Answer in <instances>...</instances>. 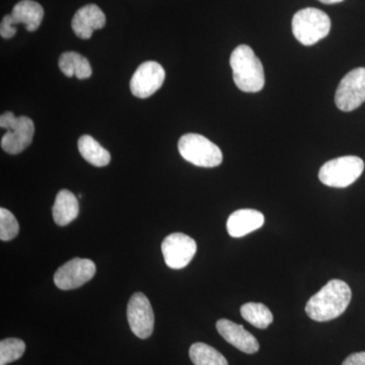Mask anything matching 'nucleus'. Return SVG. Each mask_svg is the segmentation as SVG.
<instances>
[{
    "label": "nucleus",
    "instance_id": "nucleus-20",
    "mask_svg": "<svg viewBox=\"0 0 365 365\" xmlns=\"http://www.w3.org/2000/svg\"><path fill=\"white\" fill-rule=\"evenodd\" d=\"M242 318L258 329H267L273 323V314L265 304L248 302L241 307Z\"/></svg>",
    "mask_w": 365,
    "mask_h": 365
},
{
    "label": "nucleus",
    "instance_id": "nucleus-12",
    "mask_svg": "<svg viewBox=\"0 0 365 365\" xmlns=\"http://www.w3.org/2000/svg\"><path fill=\"white\" fill-rule=\"evenodd\" d=\"M165 71L158 62L148 61L140 64L130 81L131 93L137 98H150L162 88Z\"/></svg>",
    "mask_w": 365,
    "mask_h": 365
},
{
    "label": "nucleus",
    "instance_id": "nucleus-18",
    "mask_svg": "<svg viewBox=\"0 0 365 365\" xmlns=\"http://www.w3.org/2000/svg\"><path fill=\"white\" fill-rule=\"evenodd\" d=\"M59 68L68 78L78 79L91 78L93 69L88 60L76 52H66L60 56Z\"/></svg>",
    "mask_w": 365,
    "mask_h": 365
},
{
    "label": "nucleus",
    "instance_id": "nucleus-1",
    "mask_svg": "<svg viewBox=\"0 0 365 365\" xmlns=\"http://www.w3.org/2000/svg\"><path fill=\"white\" fill-rule=\"evenodd\" d=\"M352 292L344 281L333 279L307 302L306 313L316 322H328L344 313L351 302Z\"/></svg>",
    "mask_w": 365,
    "mask_h": 365
},
{
    "label": "nucleus",
    "instance_id": "nucleus-21",
    "mask_svg": "<svg viewBox=\"0 0 365 365\" xmlns=\"http://www.w3.org/2000/svg\"><path fill=\"white\" fill-rule=\"evenodd\" d=\"M26 351V344L18 338H7L0 342V365L16 361Z\"/></svg>",
    "mask_w": 365,
    "mask_h": 365
},
{
    "label": "nucleus",
    "instance_id": "nucleus-2",
    "mask_svg": "<svg viewBox=\"0 0 365 365\" xmlns=\"http://www.w3.org/2000/svg\"><path fill=\"white\" fill-rule=\"evenodd\" d=\"M230 67L235 86L246 93L260 91L265 85V73L260 59L253 49L240 45L230 55Z\"/></svg>",
    "mask_w": 365,
    "mask_h": 365
},
{
    "label": "nucleus",
    "instance_id": "nucleus-14",
    "mask_svg": "<svg viewBox=\"0 0 365 365\" xmlns=\"http://www.w3.org/2000/svg\"><path fill=\"white\" fill-rule=\"evenodd\" d=\"M105 25V14L96 4L81 7L71 21L74 34L83 40L90 39L96 30L104 28Z\"/></svg>",
    "mask_w": 365,
    "mask_h": 365
},
{
    "label": "nucleus",
    "instance_id": "nucleus-16",
    "mask_svg": "<svg viewBox=\"0 0 365 365\" xmlns=\"http://www.w3.org/2000/svg\"><path fill=\"white\" fill-rule=\"evenodd\" d=\"M78 200L76 195L68 190L59 191L52 208L55 223L59 227H66L78 217Z\"/></svg>",
    "mask_w": 365,
    "mask_h": 365
},
{
    "label": "nucleus",
    "instance_id": "nucleus-10",
    "mask_svg": "<svg viewBox=\"0 0 365 365\" xmlns=\"http://www.w3.org/2000/svg\"><path fill=\"white\" fill-rule=\"evenodd\" d=\"M96 271V264L90 259L74 258L55 272L54 283L61 290L76 289L93 279Z\"/></svg>",
    "mask_w": 365,
    "mask_h": 365
},
{
    "label": "nucleus",
    "instance_id": "nucleus-17",
    "mask_svg": "<svg viewBox=\"0 0 365 365\" xmlns=\"http://www.w3.org/2000/svg\"><path fill=\"white\" fill-rule=\"evenodd\" d=\"M78 150L81 157L95 167H106L111 162L109 151L90 135H83L79 138Z\"/></svg>",
    "mask_w": 365,
    "mask_h": 365
},
{
    "label": "nucleus",
    "instance_id": "nucleus-9",
    "mask_svg": "<svg viewBox=\"0 0 365 365\" xmlns=\"http://www.w3.org/2000/svg\"><path fill=\"white\" fill-rule=\"evenodd\" d=\"M127 319L132 333L140 339H148L155 328V314L150 300L143 292L132 295L127 306Z\"/></svg>",
    "mask_w": 365,
    "mask_h": 365
},
{
    "label": "nucleus",
    "instance_id": "nucleus-23",
    "mask_svg": "<svg viewBox=\"0 0 365 365\" xmlns=\"http://www.w3.org/2000/svg\"><path fill=\"white\" fill-rule=\"evenodd\" d=\"M342 365H365V352L353 353L343 361Z\"/></svg>",
    "mask_w": 365,
    "mask_h": 365
},
{
    "label": "nucleus",
    "instance_id": "nucleus-19",
    "mask_svg": "<svg viewBox=\"0 0 365 365\" xmlns=\"http://www.w3.org/2000/svg\"><path fill=\"white\" fill-rule=\"evenodd\" d=\"M189 356L194 365H228L222 353L205 343H194L190 347Z\"/></svg>",
    "mask_w": 365,
    "mask_h": 365
},
{
    "label": "nucleus",
    "instance_id": "nucleus-22",
    "mask_svg": "<svg viewBox=\"0 0 365 365\" xmlns=\"http://www.w3.org/2000/svg\"><path fill=\"white\" fill-rule=\"evenodd\" d=\"M20 232L16 216L6 208L0 209V239L4 242L14 240Z\"/></svg>",
    "mask_w": 365,
    "mask_h": 365
},
{
    "label": "nucleus",
    "instance_id": "nucleus-5",
    "mask_svg": "<svg viewBox=\"0 0 365 365\" xmlns=\"http://www.w3.org/2000/svg\"><path fill=\"white\" fill-rule=\"evenodd\" d=\"M0 127L6 130L1 138V148L9 155H19L32 143L35 125L30 118L6 112L0 116Z\"/></svg>",
    "mask_w": 365,
    "mask_h": 365
},
{
    "label": "nucleus",
    "instance_id": "nucleus-6",
    "mask_svg": "<svg viewBox=\"0 0 365 365\" xmlns=\"http://www.w3.org/2000/svg\"><path fill=\"white\" fill-rule=\"evenodd\" d=\"M364 162L355 155H346L327 162L319 172V181L333 188H346L361 176Z\"/></svg>",
    "mask_w": 365,
    "mask_h": 365
},
{
    "label": "nucleus",
    "instance_id": "nucleus-15",
    "mask_svg": "<svg viewBox=\"0 0 365 365\" xmlns=\"http://www.w3.org/2000/svg\"><path fill=\"white\" fill-rule=\"evenodd\" d=\"M265 222L260 211L254 209H240L230 215L227 222L228 235L232 237H242L259 230Z\"/></svg>",
    "mask_w": 365,
    "mask_h": 365
},
{
    "label": "nucleus",
    "instance_id": "nucleus-11",
    "mask_svg": "<svg viewBox=\"0 0 365 365\" xmlns=\"http://www.w3.org/2000/svg\"><path fill=\"white\" fill-rule=\"evenodd\" d=\"M196 242L189 235L175 232L162 242V253L165 264L172 269H182L189 265L195 256Z\"/></svg>",
    "mask_w": 365,
    "mask_h": 365
},
{
    "label": "nucleus",
    "instance_id": "nucleus-3",
    "mask_svg": "<svg viewBox=\"0 0 365 365\" xmlns=\"http://www.w3.org/2000/svg\"><path fill=\"white\" fill-rule=\"evenodd\" d=\"M331 30L328 14L314 7H307L294 14L292 33L295 39L304 46H312L324 39Z\"/></svg>",
    "mask_w": 365,
    "mask_h": 365
},
{
    "label": "nucleus",
    "instance_id": "nucleus-13",
    "mask_svg": "<svg viewBox=\"0 0 365 365\" xmlns=\"http://www.w3.org/2000/svg\"><path fill=\"white\" fill-rule=\"evenodd\" d=\"M216 329L227 343L240 351L254 354L259 351L258 340L242 325H237L230 319H222L216 323Z\"/></svg>",
    "mask_w": 365,
    "mask_h": 365
},
{
    "label": "nucleus",
    "instance_id": "nucleus-24",
    "mask_svg": "<svg viewBox=\"0 0 365 365\" xmlns=\"http://www.w3.org/2000/svg\"><path fill=\"white\" fill-rule=\"evenodd\" d=\"M319 1H321L322 4H338V2L343 1V0H319Z\"/></svg>",
    "mask_w": 365,
    "mask_h": 365
},
{
    "label": "nucleus",
    "instance_id": "nucleus-7",
    "mask_svg": "<svg viewBox=\"0 0 365 365\" xmlns=\"http://www.w3.org/2000/svg\"><path fill=\"white\" fill-rule=\"evenodd\" d=\"M44 18V9L33 0H21L16 4L11 14H7L1 21L0 35L4 39H11L16 34V25H24L26 31L34 32L39 28Z\"/></svg>",
    "mask_w": 365,
    "mask_h": 365
},
{
    "label": "nucleus",
    "instance_id": "nucleus-8",
    "mask_svg": "<svg viewBox=\"0 0 365 365\" xmlns=\"http://www.w3.org/2000/svg\"><path fill=\"white\" fill-rule=\"evenodd\" d=\"M365 102V68L359 67L348 72L336 91L335 103L343 112H351Z\"/></svg>",
    "mask_w": 365,
    "mask_h": 365
},
{
    "label": "nucleus",
    "instance_id": "nucleus-4",
    "mask_svg": "<svg viewBox=\"0 0 365 365\" xmlns=\"http://www.w3.org/2000/svg\"><path fill=\"white\" fill-rule=\"evenodd\" d=\"M180 155L201 168H215L222 163V153L216 144L200 134H185L178 143Z\"/></svg>",
    "mask_w": 365,
    "mask_h": 365
}]
</instances>
